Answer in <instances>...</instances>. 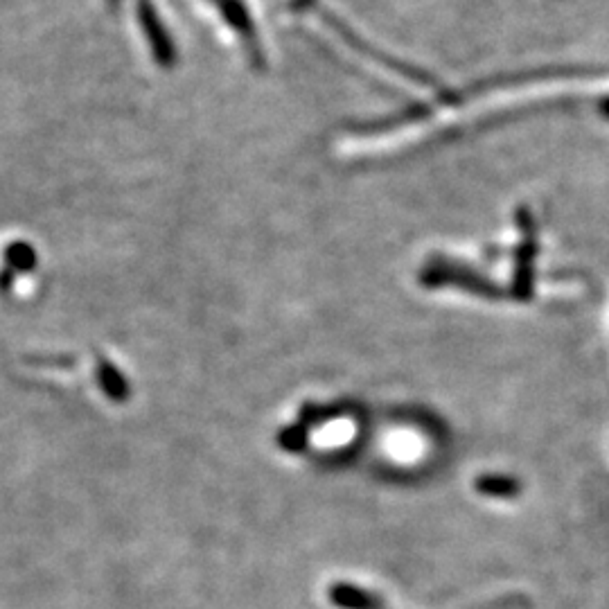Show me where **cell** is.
<instances>
[{
    "mask_svg": "<svg viewBox=\"0 0 609 609\" xmlns=\"http://www.w3.org/2000/svg\"><path fill=\"white\" fill-rule=\"evenodd\" d=\"M138 10H140V23H143V30L147 32L149 43H152L156 61L163 66H170L174 61V46L170 37H167L163 25L158 23V16L154 12L152 3H149V0H140Z\"/></svg>",
    "mask_w": 609,
    "mask_h": 609,
    "instance_id": "1",
    "label": "cell"
},
{
    "mask_svg": "<svg viewBox=\"0 0 609 609\" xmlns=\"http://www.w3.org/2000/svg\"><path fill=\"white\" fill-rule=\"evenodd\" d=\"M476 490L488 494V497L506 499L517 492V483L513 479H506V476H483L481 481H476Z\"/></svg>",
    "mask_w": 609,
    "mask_h": 609,
    "instance_id": "2",
    "label": "cell"
},
{
    "mask_svg": "<svg viewBox=\"0 0 609 609\" xmlns=\"http://www.w3.org/2000/svg\"><path fill=\"white\" fill-rule=\"evenodd\" d=\"M100 379H102L104 391H107L109 395H113V397H122V395H125V384H122V379L118 377L116 370L111 368V364H102Z\"/></svg>",
    "mask_w": 609,
    "mask_h": 609,
    "instance_id": "3",
    "label": "cell"
},
{
    "mask_svg": "<svg viewBox=\"0 0 609 609\" xmlns=\"http://www.w3.org/2000/svg\"><path fill=\"white\" fill-rule=\"evenodd\" d=\"M7 260H10L16 269H32L34 267V253L28 244H14L7 251Z\"/></svg>",
    "mask_w": 609,
    "mask_h": 609,
    "instance_id": "4",
    "label": "cell"
}]
</instances>
